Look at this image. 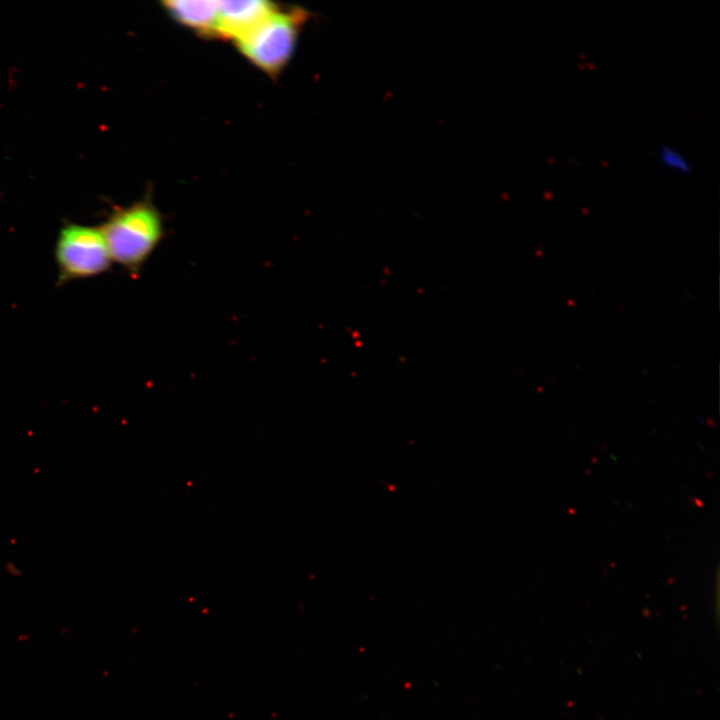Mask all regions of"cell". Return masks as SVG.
<instances>
[{
	"label": "cell",
	"instance_id": "1",
	"mask_svg": "<svg viewBox=\"0 0 720 720\" xmlns=\"http://www.w3.org/2000/svg\"><path fill=\"white\" fill-rule=\"evenodd\" d=\"M100 228L113 263L134 277L164 237L162 217L147 201L114 210Z\"/></svg>",
	"mask_w": 720,
	"mask_h": 720
},
{
	"label": "cell",
	"instance_id": "2",
	"mask_svg": "<svg viewBox=\"0 0 720 720\" xmlns=\"http://www.w3.org/2000/svg\"><path fill=\"white\" fill-rule=\"evenodd\" d=\"M57 286L102 275L113 264L100 226L64 224L54 247Z\"/></svg>",
	"mask_w": 720,
	"mask_h": 720
},
{
	"label": "cell",
	"instance_id": "3",
	"mask_svg": "<svg viewBox=\"0 0 720 720\" xmlns=\"http://www.w3.org/2000/svg\"><path fill=\"white\" fill-rule=\"evenodd\" d=\"M307 18L302 9L276 8L254 29L237 40L240 51L263 71L274 74L288 62Z\"/></svg>",
	"mask_w": 720,
	"mask_h": 720
},
{
	"label": "cell",
	"instance_id": "4",
	"mask_svg": "<svg viewBox=\"0 0 720 720\" xmlns=\"http://www.w3.org/2000/svg\"><path fill=\"white\" fill-rule=\"evenodd\" d=\"M275 9V6L268 1H219L217 34L237 41Z\"/></svg>",
	"mask_w": 720,
	"mask_h": 720
},
{
	"label": "cell",
	"instance_id": "5",
	"mask_svg": "<svg viewBox=\"0 0 720 720\" xmlns=\"http://www.w3.org/2000/svg\"><path fill=\"white\" fill-rule=\"evenodd\" d=\"M165 7L179 22L204 33H217L219 1H166Z\"/></svg>",
	"mask_w": 720,
	"mask_h": 720
},
{
	"label": "cell",
	"instance_id": "6",
	"mask_svg": "<svg viewBox=\"0 0 720 720\" xmlns=\"http://www.w3.org/2000/svg\"><path fill=\"white\" fill-rule=\"evenodd\" d=\"M659 161L669 169L683 173L691 174L693 169L688 159L675 148L663 144L658 151Z\"/></svg>",
	"mask_w": 720,
	"mask_h": 720
}]
</instances>
